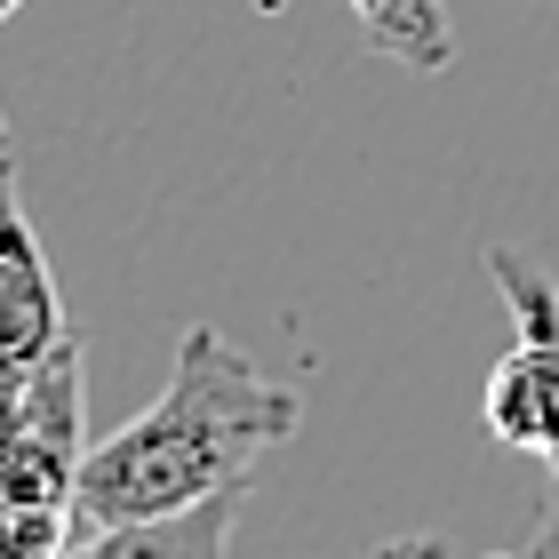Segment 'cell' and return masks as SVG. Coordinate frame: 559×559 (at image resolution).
Listing matches in <instances>:
<instances>
[{
    "mask_svg": "<svg viewBox=\"0 0 559 559\" xmlns=\"http://www.w3.org/2000/svg\"><path fill=\"white\" fill-rule=\"evenodd\" d=\"M296 424H304V400L272 384L224 328L200 320L176 344L160 400L81 455L72 527H129V520L209 503L224 488H248L264 455L296 440Z\"/></svg>",
    "mask_w": 559,
    "mask_h": 559,
    "instance_id": "cell-1",
    "label": "cell"
},
{
    "mask_svg": "<svg viewBox=\"0 0 559 559\" xmlns=\"http://www.w3.org/2000/svg\"><path fill=\"white\" fill-rule=\"evenodd\" d=\"M81 431H88V336H72L40 360V376L16 400H0V496L33 512H72L81 479Z\"/></svg>",
    "mask_w": 559,
    "mask_h": 559,
    "instance_id": "cell-2",
    "label": "cell"
},
{
    "mask_svg": "<svg viewBox=\"0 0 559 559\" xmlns=\"http://www.w3.org/2000/svg\"><path fill=\"white\" fill-rule=\"evenodd\" d=\"M488 272L503 304H512V352L488 368L479 392V424L520 455H551L559 448V288L551 272H536L520 248H488Z\"/></svg>",
    "mask_w": 559,
    "mask_h": 559,
    "instance_id": "cell-3",
    "label": "cell"
},
{
    "mask_svg": "<svg viewBox=\"0 0 559 559\" xmlns=\"http://www.w3.org/2000/svg\"><path fill=\"white\" fill-rule=\"evenodd\" d=\"M72 336L64 296L48 280V257L33 240V216H24V168L16 152L0 160V400H16L40 376V360Z\"/></svg>",
    "mask_w": 559,
    "mask_h": 559,
    "instance_id": "cell-4",
    "label": "cell"
},
{
    "mask_svg": "<svg viewBox=\"0 0 559 559\" xmlns=\"http://www.w3.org/2000/svg\"><path fill=\"white\" fill-rule=\"evenodd\" d=\"M248 488H224L209 503L160 520H129V527H72L57 544V559H233V527H240Z\"/></svg>",
    "mask_w": 559,
    "mask_h": 559,
    "instance_id": "cell-5",
    "label": "cell"
},
{
    "mask_svg": "<svg viewBox=\"0 0 559 559\" xmlns=\"http://www.w3.org/2000/svg\"><path fill=\"white\" fill-rule=\"evenodd\" d=\"M352 16H360L368 48H384V57L416 64V72H440V64L455 57L440 0H352Z\"/></svg>",
    "mask_w": 559,
    "mask_h": 559,
    "instance_id": "cell-6",
    "label": "cell"
},
{
    "mask_svg": "<svg viewBox=\"0 0 559 559\" xmlns=\"http://www.w3.org/2000/svg\"><path fill=\"white\" fill-rule=\"evenodd\" d=\"M527 559H559V448L544 455V512H536V536H527Z\"/></svg>",
    "mask_w": 559,
    "mask_h": 559,
    "instance_id": "cell-7",
    "label": "cell"
},
{
    "mask_svg": "<svg viewBox=\"0 0 559 559\" xmlns=\"http://www.w3.org/2000/svg\"><path fill=\"white\" fill-rule=\"evenodd\" d=\"M368 559H455L448 536H392V544H376Z\"/></svg>",
    "mask_w": 559,
    "mask_h": 559,
    "instance_id": "cell-8",
    "label": "cell"
},
{
    "mask_svg": "<svg viewBox=\"0 0 559 559\" xmlns=\"http://www.w3.org/2000/svg\"><path fill=\"white\" fill-rule=\"evenodd\" d=\"M9 152H16V144H9V120H0V160H9Z\"/></svg>",
    "mask_w": 559,
    "mask_h": 559,
    "instance_id": "cell-9",
    "label": "cell"
},
{
    "mask_svg": "<svg viewBox=\"0 0 559 559\" xmlns=\"http://www.w3.org/2000/svg\"><path fill=\"white\" fill-rule=\"evenodd\" d=\"M16 9H24V0H0V24H9V16H16Z\"/></svg>",
    "mask_w": 559,
    "mask_h": 559,
    "instance_id": "cell-10",
    "label": "cell"
}]
</instances>
